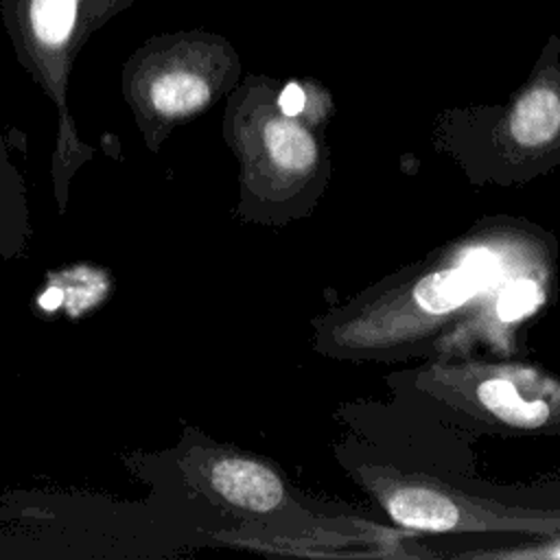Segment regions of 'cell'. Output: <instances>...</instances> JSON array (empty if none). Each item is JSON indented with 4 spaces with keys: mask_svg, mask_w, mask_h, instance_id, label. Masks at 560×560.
Listing matches in <instances>:
<instances>
[{
    "mask_svg": "<svg viewBox=\"0 0 560 560\" xmlns=\"http://www.w3.org/2000/svg\"><path fill=\"white\" fill-rule=\"evenodd\" d=\"M131 4L133 0H0V18L18 63L57 112L50 177L59 212L68 206L74 175L92 160V147L79 138L70 114L72 66L88 39Z\"/></svg>",
    "mask_w": 560,
    "mask_h": 560,
    "instance_id": "obj_1",
    "label": "cell"
},
{
    "mask_svg": "<svg viewBox=\"0 0 560 560\" xmlns=\"http://www.w3.org/2000/svg\"><path fill=\"white\" fill-rule=\"evenodd\" d=\"M238 74V52L223 35L188 28L144 39L122 63L120 88L142 142L158 151L175 127L232 92Z\"/></svg>",
    "mask_w": 560,
    "mask_h": 560,
    "instance_id": "obj_2",
    "label": "cell"
},
{
    "mask_svg": "<svg viewBox=\"0 0 560 560\" xmlns=\"http://www.w3.org/2000/svg\"><path fill=\"white\" fill-rule=\"evenodd\" d=\"M503 276L499 254L488 247H468L459 260L431 269L365 304L330 330L341 350L376 352L402 348L446 324L477 295L497 287Z\"/></svg>",
    "mask_w": 560,
    "mask_h": 560,
    "instance_id": "obj_3",
    "label": "cell"
},
{
    "mask_svg": "<svg viewBox=\"0 0 560 560\" xmlns=\"http://www.w3.org/2000/svg\"><path fill=\"white\" fill-rule=\"evenodd\" d=\"M225 138L241 162L243 190L262 199L302 188L319 164L311 129L278 107V92L265 77H247L232 90Z\"/></svg>",
    "mask_w": 560,
    "mask_h": 560,
    "instance_id": "obj_4",
    "label": "cell"
},
{
    "mask_svg": "<svg viewBox=\"0 0 560 560\" xmlns=\"http://www.w3.org/2000/svg\"><path fill=\"white\" fill-rule=\"evenodd\" d=\"M357 479L402 527L418 532H523L560 534V512L505 508L444 486L418 472L361 466Z\"/></svg>",
    "mask_w": 560,
    "mask_h": 560,
    "instance_id": "obj_5",
    "label": "cell"
},
{
    "mask_svg": "<svg viewBox=\"0 0 560 560\" xmlns=\"http://www.w3.org/2000/svg\"><path fill=\"white\" fill-rule=\"evenodd\" d=\"M418 387L470 418L512 431H560V381L525 365H431Z\"/></svg>",
    "mask_w": 560,
    "mask_h": 560,
    "instance_id": "obj_6",
    "label": "cell"
},
{
    "mask_svg": "<svg viewBox=\"0 0 560 560\" xmlns=\"http://www.w3.org/2000/svg\"><path fill=\"white\" fill-rule=\"evenodd\" d=\"M179 466L197 490L236 512L267 516L284 505V481L252 455L217 444H190Z\"/></svg>",
    "mask_w": 560,
    "mask_h": 560,
    "instance_id": "obj_7",
    "label": "cell"
},
{
    "mask_svg": "<svg viewBox=\"0 0 560 560\" xmlns=\"http://www.w3.org/2000/svg\"><path fill=\"white\" fill-rule=\"evenodd\" d=\"M499 140L516 155H547L560 149V44L549 39L536 72L512 98L499 122Z\"/></svg>",
    "mask_w": 560,
    "mask_h": 560,
    "instance_id": "obj_8",
    "label": "cell"
},
{
    "mask_svg": "<svg viewBox=\"0 0 560 560\" xmlns=\"http://www.w3.org/2000/svg\"><path fill=\"white\" fill-rule=\"evenodd\" d=\"M232 545L271 549L298 556H413L400 549V536L387 529H374L368 523L311 525L295 532H278L269 536L223 534Z\"/></svg>",
    "mask_w": 560,
    "mask_h": 560,
    "instance_id": "obj_9",
    "label": "cell"
},
{
    "mask_svg": "<svg viewBox=\"0 0 560 560\" xmlns=\"http://www.w3.org/2000/svg\"><path fill=\"white\" fill-rule=\"evenodd\" d=\"M31 212L26 186L13 164L0 129V258L13 260L24 254L31 238Z\"/></svg>",
    "mask_w": 560,
    "mask_h": 560,
    "instance_id": "obj_10",
    "label": "cell"
},
{
    "mask_svg": "<svg viewBox=\"0 0 560 560\" xmlns=\"http://www.w3.org/2000/svg\"><path fill=\"white\" fill-rule=\"evenodd\" d=\"M545 300V289L532 276H512L499 284V293L492 313L503 324H514L525 315H532Z\"/></svg>",
    "mask_w": 560,
    "mask_h": 560,
    "instance_id": "obj_11",
    "label": "cell"
},
{
    "mask_svg": "<svg viewBox=\"0 0 560 560\" xmlns=\"http://www.w3.org/2000/svg\"><path fill=\"white\" fill-rule=\"evenodd\" d=\"M306 105V92L298 83H289L278 92V107L289 116H302Z\"/></svg>",
    "mask_w": 560,
    "mask_h": 560,
    "instance_id": "obj_12",
    "label": "cell"
}]
</instances>
